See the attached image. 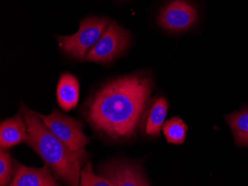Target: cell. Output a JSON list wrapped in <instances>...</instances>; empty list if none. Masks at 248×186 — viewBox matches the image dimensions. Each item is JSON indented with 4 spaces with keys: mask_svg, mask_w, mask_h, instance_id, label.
<instances>
[{
    "mask_svg": "<svg viewBox=\"0 0 248 186\" xmlns=\"http://www.w3.org/2000/svg\"><path fill=\"white\" fill-rule=\"evenodd\" d=\"M153 86L152 77L141 73L112 80L92 97L85 117L96 132L111 140L130 138L137 132Z\"/></svg>",
    "mask_w": 248,
    "mask_h": 186,
    "instance_id": "cell-1",
    "label": "cell"
},
{
    "mask_svg": "<svg viewBox=\"0 0 248 186\" xmlns=\"http://www.w3.org/2000/svg\"><path fill=\"white\" fill-rule=\"evenodd\" d=\"M20 111L27 127L26 143L41 157L56 178L69 186H78L82 166L87 159L85 148L72 151L43 123L37 112L23 103Z\"/></svg>",
    "mask_w": 248,
    "mask_h": 186,
    "instance_id": "cell-2",
    "label": "cell"
},
{
    "mask_svg": "<svg viewBox=\"0 0 248 186\" xmlns=\"http://www.w3.org/2000/svg\"><path fill=\"white\" fill-rule=\"evenodd\" d=\"M108 23V19L105 17L86 18L81 21L80 29L76 34L58 37L59 45L71 57L85 60L87 51L102 37Z\"/></svg>",
    "mask_w": 248,
    "mask_h": 186,
    "instance_id": "cell-3",
    "label": "cell"
},
{
    "mask_svg": "<svg viewBox=\"0 0 248 186\" xmlns=\"http://www.w3.org/2000/svg\"><path fill=\"white\" fill-rule=\"evenodd\" d=\"M51 132L69 147L76 151L85 148L90 143V139L83 133L84 124L80 120L54 110L51 114L37 113Z\"/></svg>",
    "mask_w": 248,
    "mask_h": 186,
    "instance_id": "cell-4",
    "label": "cell"
},
{
    "mask_svg": "<svg viewBox=\"0 0 248 186\" xmlns=\"http://www.w3.org/2000/svg\"><path fill=\"white\" fill-rule=\"evenodd\" d=\"M130 34L121 26L111 22L102 37L88 51L86 60L107 64L119 57L129 46Z\"/></svg>",
    "mask_w": 248,
    "mask_h": 186,
    "instance_id": "cell-5",
    "label": "cell"
},
{
    "mask_svg": "<svg viewBox=\"0 0 248 186\" xmlns=\"http://www.w3.org/2000/svg\"><path fill=\"white\" fill-rule=\"evenodd\" d=\"M199 15L196 8L186 0H172L161 11L158 25L167 31H185L197 23Z\"/></svg>",
    "mask_w": 248,
    "mask_h": 186,
    "instance_id": "cell-6",
    "label": "cell"
},
{
    "mask_svg": "<svg viewBox=\"0 0 248 186\" xmlns=\"http://www.w3.org/2000/svg\"><path fill=\"white\" fill-rule=\"evenodd\" d=\"M100 176L118 186H150L140 168L122 161L110 162L103 168Z\"/></svg>",
    "mask_w": 248,
    "mask_h": 186,
    "instance_id": "cell-7",
    "label": "cell"
},
{
    "mask_svg": "<svg viewBox=\"0 0 248 186\" xmlns=\"http://www.w3.org/2000/svg\"><path fill=\"white\" fill-rule=\"evenodd\" d=\"M49 168L45 164L41 169L18 164L11 186H58Z\"/></svg>",
    "mask_w": 248,
    "mask_h": 186,
    "instance_id": "cell-8",
    "label": "cell"
},
{
    "mask_svg": "<svg viewBox=\"0 0 248 186\" xmlns=\"http://www.w3.org/2000/svg\"><path fill=\"white\" fill-rule=\"evenodd\" d=\"M28 137L27 127L21 113L13 117L2 120L0 125V145L1 148H9L26 142Z\"/></svg>",
    "mask_w": 248,
    "mask_h": 186,
    "instance_id": "cell-9",
    "label": "cell"
},
{
    "mask_svg": "<svg viewBox=\"0 0 248 186\" xmlns=\"http://www.w3.org/2000/svg\"><path fill=\"white\" fill-rule=\"evenodd\" d=\"M80 86L77 77L69 73L61 75L57 87L58 104L65 112L73 109L79 100Z\"/></svg>",
    "mask_w": 248,
    "mask_h": 186,
    "instance_id": "cell-10",
    "label": "cell"
},
{
    "mask_svg": "<svg viewBox=\"0 0 248 186\" xmlns=\"http://www.w3.org/2000/svg\"><path fill=\"white\" fill-rule=\"evenodd\" d=\"M169 105L165 97H160L152 104L145 122V132L150 137H158L164 126Z\"/></svg>",
    "mask_w": 248,
    "mask_h": 186,
    "instance_id": "cell-11",
    "label": "cell"
},
{
    "mask_svg": "<svg viewBox=\"0 0 248 186\" xmlns=\"http://www.w3.org/2000/svg\"><path fill=\"white\" fill-rule=\"evenodd\" d=\"M225 118L233 135L235 145L248 148V106L225 115Z\"/></svg>",
    "mask_w": 248,
    "mask_h": 186,
    "instance_id": "cell-12",
    "label": "cell"
},
{
    "mask_svg": "<svg viewBox=\"0 0 248 186\" xmlns=\"http://www.w3.org/2000/svg\"><path fill=\"white\" fill-rule=\"evenodd\" d=\"M188 127L179 116L169 119L163 126L162 130L169 143L181 145L186 139Z\"/></svg>",
    "mask_w": 248,
    "mask_h": 186,
    "instance_id": "cell-13",
    "label": "cell"
},
{
    "mask_svg": "<svg viewBox=\"0 0 248 186\" xmlns=\"http://www.w3.org/2000/svg\"><path fill=\"white\" fill-rule=\"evenodd\" d=\"M15 162L9 153L5 151V148H1L0 150V186H4L9 184L10 180L15 176Z\"/></svg>",
    "mask_w": 248,
    "mask_h": 186,
    "instance_id": "cell-14",
    "label": "cell"
},
{
    "mask_svg": "<svg viewBox=\"0 0 248 186\" xmlns=\"http://www.w3.org/2000/svg\"><path fill=\"white\" fill-rule=\"evenodd\" d=\"M80 184L81 186H114L108 179L94 174L90 161L86 162V166L80 172Z\"/></svg>",
    "mask_w": 248,
    "mask_h": 186,
    "instance_id": "cell-15",
    "label": "cell"
}]
</instances>
